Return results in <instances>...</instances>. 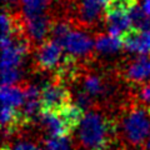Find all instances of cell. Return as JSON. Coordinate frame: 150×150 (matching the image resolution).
<instances>
[{
	"label": "cell",
	"instance_id": "6da1fadb",
	"mask_svg": "<svg viewBox=\"0 0 150 150\" xmlns=\"http://www.w3.org/2000/svg\"><path fill=\"white\" fill-rule=\"evenodd\" d=\"M116 137V121L93 109L85 114L79 126V148L81 150H110Z\"/></svg>",
	"mask_w": 150,
	"mask_h": 150
},
{
	"label": "cell",
	"instance_id": "7a4b0ae2",
	"mask_svg": "<svg viewBox=\"0 0 150 150\" xmlns=\"http://www.w3.org/2000/svg\"><path fill=\"white\" fill-rule=\"evenodd\" d=\"M121 134L128 146L143 148L150 137V115L142 106H131L121 121Z\"/></svg>",
	"mask_w": 150,
	"mask_h": 150
},
{
	"label": "cell",
	"instance_id": "3957f363",
	"mask_svg": "<svg viewBox=\"0 0 150 150\" xmlns=\"http://www.w3.org/2000/svg\"><path fill=\"white\" fill-rule=\"evenodd\" d=\"M41 112L59 111L67 105L71 104V93L64 85V83L54 79L53 83H48L41 88Z\"/></svg>",
	"mask_w": 150,
	"mask_h": 150
},
{
	"label": "cell",
	"instance_id": "277c9868",
	"mask_svg": "<svg viewBox=\"0 0 150 150\" xmlns=\"http://www.w3.org/2000/svg\"><path fill=\"white\" fill-rule=\"evenodd\" d=\"M64 58V48L54 40H46L36 54V64L41 70L56 69Z\"/></svg>",
	"mask_w": 150,
	"mask_h": 150
},
{
	"label": "cell",
	"instance_id": "5b68a950",
	"mask_svg": "<svg viewBox=\"0 0 150 150\" xmlns=\"http://www.w3.org/2000/svg\"><path fill=\"white\" fill-rule=\"evenodd\" d=\"M40 95H41V89H39L35 85H29L25 89V100L20 111L26 126L36 120H39L41 115Z\"/></svg>",
	"mask_w": 150,
	"mask_h": 150
},
{
	"label": "cell",
	"instance_id": "8992f818",
	"mask_svg": "<svg viewBox=\"0 0 150 150\" xmlns=\"http://www.w3.org/2000/svg\"><path fill=\"white\" fill-rule=\"evenodd\" d=\"M120 39L126 50L140 53L143 55L150 54V30L142 31L130 28L128 31L120 36Z\"/></svg>",
	"mask_w": 150,
	"mask_h": 150
},
{
	"label": "cell",
	"instance_id": "52a82bcc",
	"mask_svg": "<svg viewBox=\"0 0 150 150\" xmlns=\"http://www.w3.org/2000/svg\"><path fill=\"white\" fill-rule=\"evenodd\" d=\"M63 48L68 54L74 55L75 58L85 56L91 51L93 41L85 33L71 30L67 36V39H65Z\"/></svg>",
	"mask_w": 150,
	"mask_h": 150
},
{
	"label": "cell",
	"instance_id": "ba28073f",
	"mask_svg": "<svg viewBox=\"0 0 150 150\" xmlns=\"http://www.w3.org/2000/svg\"><path fill=\"white\" fill-rule=\"evenodd\" d=\"M39 121L41 124V128L49 135V138H63L70 135L68 126L65 125V123L59 116L58 112H53V111L41 112Z\"/></svg>",
	"mask_w": 150,
	"mask_h": 150
},
{
	"label": "cell",
	"instance_id": "9c48e42d",
	"mask_svg": "<svg viewBox=\"0 0 150 150\" xmlns=\"http://www.w3.org/2000/svg\"><path fill=\"white\" fill-rule=\"evenodd\" d=\"M125 79L134 84H142L150 79V58L142 56L131 62L125 70Z\"/></svg>",
	"mask_w": 150,
	"mask_h": 150
},
{
	"label": "cell",
	"instance_id": "30bf717a",
	"mask_svg": "<svg viewBox=\"0 0 150 150\" xmlns=\"http://www.w3.org/2000/svg\"><path fill=\"white\" fill-rule=\"evenodd\" d=\"M25 24H26L28 33H29L30 38L34 41L44 40L46 35L50 34L51 28H53V25L50 24L49 18L46 16V14L28 18L25 19Z\"/></svg>",
	"mask_w": 150,
	"mask_h": 150
},
{
	"label": "cell",
	"instance_id": "8fae6325",
	"mask_svg": "<svg viewBox=\"0 0 150 150\" xmlns=\"http://www.w3.org/2000/svg\"><path fill=\"white\" fill-rule=\"evenodd\" d=\"M1 100L3 106L13 108V109H21L25 100V89L14 85H3Z\"/></svg>",
	"mask_w": 150,
	"mask_h": 150
},
{
	"label": "cell",
	"instance_id": "7c38bea8",
	"mask_svg": "<svg viewBox=\"0 0 150 150\" xmlns=\"http://www.w3.org/2000/svg\"><path fill=\"white\" fill-rule=\"evenodd\" d=\"M109 34L112 36L120 38L124 33L128 31L131 28V21L129 15H112L106 16Z\"/></svg>",
	"mask_w": 150,
	"mask_h": 150
},
{
	"label": "cell",
	"instance_id": "4fadbf2b",
	"mask_svg": "<svg viewBox=\"0 0 150 150\" xmlns=\"http://www.w3.org/2000/svg\"><path fill=\"white\" fill-rule=\"evenodd\" d=\"M135 8L131 0H108L105 4V16L112 15H129Z\"/></svg>",
	"mask_w": 150,
	"mask_h": 150
},
{
	"label": "cell",
	"instance_id": "5bb4252c",
	"mask_svg": "<svg viewBox=\"0 0 150 150\" xmlns=\"http://www.w3.org/2000/svg\"><path fill=\"white\" fill-rule=\"evenodd\" d=\"M123 43H121L120 38L112 36V35H100L98 36V39L95 41V49L101 54H111L118 51Z\"/></svg>",
	"mask_w": 150,
	"mask_h": 150
},
{
	"label": "cell",
	"instance_id": "9a60e30c",
	"mask_svg": "<svg viewBox=\"0 0 150 150\" xmlns=\"http://www.w3.org/2000/svg\"><path fill=\"white\" fill-rule=\"evenodd\" d=\"M101 11V3L98 0H83L80 14L81 18L88 23H91L96 20Z\"/></svg>",
	"mask_w": 150,
	"mask_h": 150
},
{
	"label": "cell",
	"instance_id": "2e32d148",
	"mask_svg": "<svg viewBox=\"0 0 150 150\" xmlns=\"http://www.w3.org/2000/svg\"><path fill=\"white\" fill-rule=\"evenodd\" d=\"M130 21H131V28L142 31L150 30V16L145 13L143 9L140 8H134L129 14Z\"/></svg>",
	"mask_w": 150,
	"mask_h": 150
},
{
	"label": "cell",
	"instance_id": "e0dca14e",
	"mask_svg": "<svg viewBox=\"0 0 150 150\" xmlns=\"http://www.w3.org/2000/svg\"><path fill=\"white\" fill-rule=\"evenodd\" d=\"M48 3L49 0H21V6L25 14V19L45 14V8Z\"/></svg>",
	"mask_w": 150,
	"mask_h": 150
},
{
	"label": "cell",
	"instance_id": "ac0fdd59",
	"mask_svg": "<svg viewBox=\"0 0 150 150\" xmlns=\"http://www.w3.org/2000/svg\"><path fill=\"white\" fill-rule=\"evenodd\" d=\"M83 91H85L86 94H89L91 98L93 96H98L105 91V85L103 80L99 76H95V75H89L84 79L83 83Z\"/></svg>",
	"mask_w": 150,
	"mask_h": 150
},
{
	"label": "cell",
	"instance_id": "d6986e66",
	"mask_svg": "<svg viewBox=\"0 0 150 150\" xmlns=\"http://www.w3.org/2000/svg\"><path fill=\"white\" fill-rule=\"evenodd\" d=\"M45 150H73V144L69 137L48 138L44 140Z\"/></svg>",
	"mask_w": 150,
	"mask_h": 150
},
{
	"label": "cell",
	"instance_id": "ffe728a7",
	"mask_svg": "<svg viewBox=\"0 0 150 150\" xmlns=\"http://www.w3.org/2000/svg\"><path fill=\"white\" fill-rule=\"evenodd\" d=\"M3 76V85H14L20 78L19 69H5L1 70Z\"/></svg>",
	"mask_w": 150,
	"mask_h": 150
},
{
	"label": "cell",
	"instance_id": "44dd1931",
	"mask_svg": "<svg viewBox=\"0 0 150 150\" xmlns=\"http://www.w3.org/2000/svg\"><path fill=\"white\" fill-rule=\"evenodd\" d=\"M11 149L13 150H43L40 146H38L36 144L31 143V142H26V140L16 143Z\"/></svg>",
	"mask_w": 150,
	"mask_h": 150
},
{
	"label": "cell",
	"instance_id": "7402d4cb",
	"mask_svg": "<svg viewBox=\"0 0 150 150\" xmlns=\"http://www.w3.org/2000/svg\"><path fill=\"white\" fill-rule=\"evenodd\" d=\"M140 98L145 105H146V111L150 115V84H146L145 86H143L142 91H140Z\"/></svg>",
	"mask_w": 150,
	"mask_h": 150
},
{
	"label": "cell",
	"instance_id": "603a6c76",
	"mask_svg": "<svg viewBox=\"0 0 150 150\" xmlns=\"http://www.w3.org/2000/svg\"><path fill=\"white\" fill-rule=\"evenodd\" d=\"M143 10L150 16V0H145L144 5H143Z\"/></svg>",
	"mask_w": 150,
	"mask_h": 150
},
{
	"label": "cell",
	"instance_id": "cb8c5ba5",
	"mask_svg": "<svg viewBox=\"0 0 150 150\" xmlns=\"http://www.w3.org/2000/svg\"><path fill=\"white\" fill-rule=\"evenodd\" d=\"M143 150H150V137L148 138L146 143L144 144V146H143Z\"/></svg>",
	"mask_w": 150,
	"mask_h": 150
},
{
	"label": "cell",
	"instance_id": "d4e9b609",
	"mask_svg": "<svg viewBox=\"0 0 150 150\" xmlns=\"http://www.w3.org/2000/svg\"><path fill=\"white\" fill-rule=\"evenodd\" d=\"M114 150H128V148H126V146H124V148H118V149H114Z\"/></svg>",
	"mask_w": 150,
	"mask_h": 150
},
{
	"label": "cell",
	"instance_id": "484cf974",
	"mask_svg": "<svg viewBox=\"0 0 150 150\" xmlns=\"http://www.w3.org/2000/svg\"><path fill=\"white\" fill-rule=\"evenodd\" d=\"M98 1H99V3H101V4H106V1H108V0H98Z\"/></svg>",
	"mask_w": 150,
	"mask_h": 150
},
{
	"label": "cell",
	"instance_id": "4316f807",
	"mask_svg": "<svg viewBox=\"0 0 150 150\" xmlns=\"http://www.w3.org/2000/svg\"><path fill=\"white\" fill-rule=\"evenodd\" d=\"M131 1H134L135 4H137V3H138V0H131Z\"/></svg>",
	"mask_w": 150,
	"mask_h": 150
}]
</instances>
